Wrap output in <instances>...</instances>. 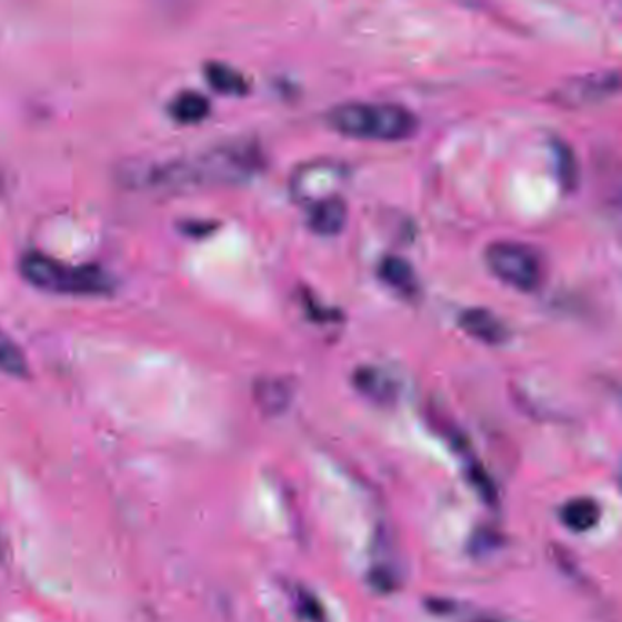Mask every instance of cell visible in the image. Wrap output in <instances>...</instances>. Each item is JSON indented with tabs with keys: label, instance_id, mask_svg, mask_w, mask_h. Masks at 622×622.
<instances>
[{
	"label": "cell",
	"instance_id": "obj_14",
	"mask_svg": "<svg viewBox=\"0 0 622 622\" xmlns=\"http://www.w3.org/2000/svg\"><path fill=\"white\" fill-rule=\"evenodd\" d=\"M204 77L215 92L224 96H245L249 92V81L245 76L223 62H209L204 68Z\"/></svg>",
	"mask_w": 622,
	"mask_h": 622
},
{
	"label": "cell",
	"instance_id": "obj_13",
	"mask_svg": "<svg viewBox=\"0 0 622 622\" xmlns=\"http://www.w3.org/2000/svg\"><path fill=\"white\" fill-rule=\"evenodd\" d=\"M169 112L183 124L200 123L210 113V101L203 93L184 90L170 102Z\"/></svg>",
	"mask_w": 622,
	"mask_h": 622
},
{
	"label": "cell",
	"instance_id": "obj_4",
	"mask_svg": "<svg viewBox=\"0 0 622 622\" xmlns=\"http://www.w3.org/2000/svg\"><path fill=\"white\" fill-rule=\"evenodd\" d=\"M490 271L516 291L533 292L541 285L542 265L531 247L515 241H496L485 250Z\"/></svg>",
	"mask_w": 622,
	"mask_h": 622
},
{
	"label": "cell",
	"instance_id": "obj_17",
	"mask_svg": "<svg viewBox=\"0 0 622 622\" xmlns=\"http://www.w3.org/2000/svg\"><path fill=\"white\" fill-rule=\"evenodd\" d=\"M0 371L17 378H26L30 374L24 352L11 340L4 329H0Z\"/></svg>",
	"mask_w": 622,
	"mask_h": 622
},
{
	"label": "cell",
	"instance_id": "obj_1",
	"mask_svg": "<svg viewBox=\"0 0 622 622\" xmlns=\"http://www.w3.org/2000/svg\"><path fill=\"white\" fill-rule=\"evenodd\" d=\"M261 167V150L249 141H235L187 158L149 164L130 178L150 189H207L245 183L260 172Z\"/></svg>",
	"mask_w": 622,
	"mask_h": 622
},
{
	"label": "cell",
	"instance_id": "obj_6",
	"mask_svg": "<svg viewBox=\"0 0 622 622\" xmlns=\"http://www.w3.org/2000/svg\"><path fill=\"white\" fill-rule=\"evenodd\" d=\"M619 84H621V79H619L618 72L576 77L559 90V101L562 104H573V107L593 104V102L604 101L618 92Z\"/></svg>",
	"mask_w": 622,
	"mask_h": 622
},
{
	"label": "cell",
	"instance_id": "obj_19",
	"mask_svg": "<svg viewBox=\"0 0 622 622\" xmlns=\"http://www.w3.org/2000/svg\"><path fill=\"white\" fill-rule=\"evenodd\" d=\"M292 602L300 618L305 619L307 622H325V610L322 604L312 595L305 588H292Z\"/></svg>",
	"mask_w": 622,
	"mask_h": 622
},
{
	"label": "cell",
	"instance_id": "obj_8",
	"mask_svg": "<svg viewBox=\"0 0 622 622\" xmlns=\"http://www.w3.org/2000/svg\"><path fill=\"white\" fill-rule=\"evenodd\" d=\"M352 383L365 399L373 400L374 403L389 405L399 399L400 385L388 371L373 365L358 368L352 377Z\"/></svg>",
	"mask_w": 622,
	"mask_h": 622
},
{
	"label": "cell",
	"instance_id": "obj_15",
	"mask_svg": "<svg viewBox=\"0 0 622 622\" xmlns=\"http://www.w3.org/2000/svg\"><path fill=\"white\" fill-rule=\"evenodd\" d=\"M378 275L383 283L400 292H413L417 289V274L408 260L399 255H389L378 267Z\"/></svg>",
	"mask_w": 622,
	"mask_h": 622
},
{
	"label": "cell",
	"instance_id": "obj_3",
	"mask_svg": "<svg viewBox=\"0 0 622 622\" xmlns=\"http://www.w3.org/2000/svg\"><path fill=\"white\" fill-rule=\"evenodd\" d=\"M21 274L42 291L76 297H102L116 291V278L98 265H64L62 261L31 250L21 258Z\"/></svg>",
	"mask_w": 622,
	"mask_h": 622
},
{
	"label": "cell",
	"instance_id": "obj_9",
	"mask_svg": "<svg viewBox=\"0 0 622 622\" xmlns=\"http://www.w3.org/2000/svg\"><path fill=\"white\" fill-rule=\"evenodd\" d=\"M348 223V204L342 195H334L309 209V227L320 235H337Z\"/></svg>",
	"mask_w": 622,
	"mask_h": 622
},
{
	"label": "cell",
	"instance_id": "obj_5",
	"mask_svg": "<svg viewBox=\"0 0 622 622\" xmlns=\"http://www.w3.org/2000/svg\"><path fill=\"white\" fill-rule=\"evenodd\" d=\"M349 179V170L345 164L338 161H311L300 164L291 178V194L294 201L314 207L338 195Z\"/></svg>",
	"mask_w": 622,
	"mask_h": 622
},
{
	"label": "cell",
	"instance_id": "obj_16",
	"mask_svg": "<svg viewBox=\"0 0 622 622\" xmlns=\"http://www.w3.org/2000/svg\"><path fill=\"white\" fill-rule=\"evenodd\" d=\"M428 608L440 618L453 619L457 622H499L479 608L451 599H431L428 601Z\"/></svg>",
	"mask_w": 622,
	"mask_h": 622
},
{
	"label": "cell",
	"instance_id": "obj_18",
	"mask_svg": "<svg viewBox=\"0 0 622 622\" xmlns=\"http://www.w3.org/2000/svg\"><path fill=\"white\" fill-rule=\"evenodd\" d=\"M553 152H555L556 175L561 179L562 187L572 190L576 184V174H579L575 153L566 143L553 144Z\"/></svg>",
	"mask_w": 622,
	"mask_h": 622
},
{
	"label": "cell",
	"instance_id": "obj_10",
	"mask_svg": "<svg viewBox=\"0 0 622 622\" xmlns=\"http://www.w3.org/2000/svg\"><path fill=\"white\" fill-rule=\"evenodd\" d=\"M391 542H389V536L378 535L377 539V556H374L373 568L369 572V581L373 584L380 592H393L400 584L399 568H397V562H394L393 556H391Z\"/></svg>",
	"mask_w": 622,
	"mask_h": 622
},
{
	"label": "cell",
	"instance_id": "obj_12",
	"mask_svg": "<svg viewBox=\"0 0 622 622\" xmlns=\"http://www.w3.org/2000/svg\"><path fill=\"white\" fill-rule=\"evenodd\" d=\"M561 519L568 530L586 533L599 524L601 505L598 504V500L588 499V496L573 499L562 508Z\"/></svg>",
	"mask_w": 622,
	"mask_h": 622
},
{
	"label": "cell",
	"instance_id": "obj_7",
	"mask_svg": "<svg viewBox=\"0 0 622 622\" xmlns=\"http://www.w3.org/2000/svg\"><path fill=\"white\" fill-rule=\"evenodd\" d=\"M459 323L470 337L476 338L479 342L488 343V345H500L510 338V329L505 325L504 320H500L495 312L474 307L462 312Z\"/></svg>",
	"mask_w": 622,
	"mask_h": 622
},
{
	"label": "cell",
	"instance_id": "obj_2",
	"mask_svg": "<svg viewBox=\"0 0 622 622\" xmlns=\"http://www.w3.org/2000/svg\"><path fill=\"white\" fill-rule=\"evenodd\" d=\"M332 130L354 139L402 141L417 132L419 119L393 102H343L327 113Z\"/></svg>",
	"mask_w": 622,
	"mask_h": 622
},
{
	"label": "cell",
	"instance_id": "obj_11",
	"mask_svg": "<svg viewBox=\"0 0 622 622\" xmlns=\"http://www.w3.org/2000/svg\"><path fill=\"white\" fill-rule=\"evenodd\" d=\"M255 403L267 414H281L291 405L292 388L280 378H263L254 385Z\"/></svg>",
	"mask_w": 622,
	"mask_h": 622
}]
</instances>
